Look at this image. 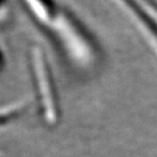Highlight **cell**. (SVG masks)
Returning a JSON list of instances; mask_svg holds the SVG:
<instances>
[{
    "label": "cell",
    "mask_w": 157,
    "mask_h": 157,
    "mask_svg": "<svg viewBox=\"0 0 157 157\" xmlns=\"http://www.w3.org/2000/svg\"><path fill=\"white\" fill-rule=\"evenodd\" d=\"M41 34L79 68L98 62L100 51L92 33L62 0H18Z\"/></svg>",
    "instance_id": "1"
},
{
    "label": "cell",
    "mask_w": 157,
    "mask_h": 157,
    "mask_svg": "<svg viewBox=\"0 0 157 157\" xmlns=\"http://www.w3.org/2000/svg\"><path fill=\"white\" fill-rule=\"evenodd\" d=\"M30 66L33 79H35L39 94L43 102L45 117L48 122L54 121L56 118L55 105L53 101V90L51 73L49 71V65L46 59L45 53L39 46H33L29 53Z\"/></svg>",
    "instance_id": "2"
}]
</instances>
